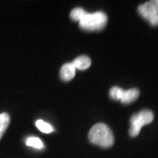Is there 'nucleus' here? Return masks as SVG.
Instances as JSON below:
<instances>
[{"mask_svg": "<svg viewBox=\"0 0 158 158\" xmlns=\"http://www.w3.org/2000/svg\"><path fill=\"white\" fill-rule=\"evenodd\" d=\"M155 2H156V6H157V9H158V0H155Z\"/></svg>", "mask_w": 158, "mask_h": 158, "instance_id": "nucleus-13", "label": "nucleus"}, {"mask_svg": "<svg viewBox=\"0 0 158 158\" xmlns=\"http://www.w3.org/2000/svg\"><path fill=\"white\" fill-rule=\"evenodd\" d=\"M35 125H36V127H37L41 132H43V133H45V134H50V133H52V132L54 131V128H53V127H52L50 124L47 123V122L41 120V119H38V120L35 122Z\"/></svg>", "mask_w": 158, "mask_h": 158, "instance_id": "nucleus-10", "label": "nucleus"}, {"mask_svg": "<svg viewBox=\"0 0 158 158\" xmlns=\"http://www.w3.org/2000/svg\"><path fill=\"white\" fill-rule=\"evenodd\" d=\"M89 140L91 143L99 147L110 148L114 143V136L107 125L98 123L90 128Z\"/></svg>", "mask_w": 158, "mask_h": 158, "instance_id": "nucleus-1", "label": "nucleus"}, {"mask_svg": "<svg viewBox=\"0 0 158 158\" xmlns=\"http://www.w3.org/2000/svg\"><path fill=\"white\" fill-rule=\"evenodd\" d=\"M85 13H86V11L84 9H82V8H75L70 12V19L72 20H74V21H78L79 22L80 19L84 17V15H85Z\"/></svg>", "mask_w": 158, "mask_h": 158, "instance_id": "nucleus-11", "label": "nucleus"}, {"mask_svg": "<svg viewBox=\"0 0 158 158\" xmlns=\"http://www.w3.org/2000/svg\"><path fill=\"white\" fill-rule=\"evenodd\" d=\"M76 74V68L74 67L72 62L65 63L62 65L60 70V77L63 81H70L74 78Z\"/></svg>", "mask_w": 158, "mask_h": 158, "instance_id": "nucleus-5", "label": "nucleus"}, {"mask_svg": "<svg viewBox=\"0 0 158 158\" xmlns=\"http://www.w3.org/2000/svg\"><path fill=\"white\" fill-rule=\"evenodd\" d=\"M138 12L141 17L147 19L148 23L154 26H158V9L155 1H148L138 7Z\"/></svg>", "mask_w": 158, "mask_h": 158, "instance_id": "nucleus-4", "label": "nucleus"}, {"mask_svg": "<svg viewBox=\"0 0 158 158\" xmlns=\"http://www.w3.org/2000/svg\"><path fill=\"white\" fill-rule=\"evenodd\" d=\"M72 64L76 69H80V70H85L90 66L91 60L90 57H88L87 56H80L74 60Z\"/></svg>", "mask_w": 158, "mask_h": 158, "instance_id": "nucleus-7", "label": "nucleus"}, {"mask_svg": "<svg viewBox=\"0 0 158 158\" xmlns=\"http://www.w3.org/2000/svg\"><path fill=\"white\" fill-rule=\"evenodd\" d=\"M154 119V113L149 110H142L140 113L134 114L130 119L131 127L129 135L132 137L137 136L141 132V127L145 125L151 123Z\"/></svg>", "mask_w": 158, "mask_h": 158, "instance_id": "nucleus-3", "label": "nucleus"}, {"mask_svg": "<svg viewBox=\"0 0 158 158\" xmlns=\"http://www.w3.org/2000/svg\"><path fill=\"white\" fill-rule=\"evenodd\" d=\"M9 124H10V115L6 113H1L0 114V140L4 135Z\"/></svg>", "mask_w": 158, "mask_h": 158, "instance_id": "nucleus-8", "label": "nucleus"}, {"mask_svg": "<svg viewBox=\"0 0 158 158\" xmlns=\"http://www.w3.org/2000/svg\"><path fill=\"white\" fill-rule=\"evenodd\" d=\"M26 143L29 147H33L34 148H37V149H42L44 148L43 142L41 141L40 139L37 138V137H29L27 139Z\"/></svg>", "mask_w": 158, "mask_h": 158, "instance_id": "nucleus-9", "label": "nucleus"}, {"mask_svg": "<svg viewBox=\"0 0 158 158\" xmlns=\"http://www.w3.org/2000/svg\"><path fill=\"white\" fill-rule=\"evenodd\" d=\"M139 95H140V91L138 89H135V88L127 90H124L123 93H122V97H121L119 101L123 104H130V103L136 100Z\"/></svg>", "mask_w": 158, "mask_h": 158, "instance_id": "nucleus-6", "label": "nucleus"}, {"mask_svg": "<svg viewBox=\"0 0 158 158\" xmlns=\"http://www.w3.org/2000/svg\"><path fill=\"white\" fill-rule=\"evenodd\" d=\"M123 90H124L123 89L115 86V87H113V88L110 90L109 94H110V97H111L113 99H114V100H120V98H121V97H122Z\"/></svg>", "mask_w": 158, "mask_h": 158, "instance_id": "nucleus-12", "label": "nucleus"}, {"mask_svg": "<svg viewBox=\"0 0 158 158\" xmlns=\"http://www.w3.org/2000/svg\"><path fill=\"white\" fill-rule=\"evenodd\" d=\"M107 16L103 11H96L94 13L86 12L79 21V27L85 31H100L105 28L107 24Z\"/></svg>", "mask_w": 158, "mask_h": 158, "instance_id": "nucleus-2", "label": "nucleus"}]
</instances>
